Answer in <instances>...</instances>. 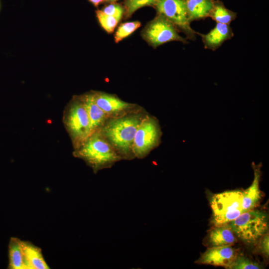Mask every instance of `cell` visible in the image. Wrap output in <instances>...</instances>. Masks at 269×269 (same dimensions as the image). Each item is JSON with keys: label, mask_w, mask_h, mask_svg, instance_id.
Here are the masks:
<instances>
[{"label": "cell", "mask_w": 269, "mask_h": 269, "mask_svg": "<svg viewBox=\"0 0 269 269\" xmlns=\"http://www.w3.org/2000/svg\"><path fill=\"white\" fill-rule=\"evenodd\" d=\"M144 117L139 111L109 118L99 130L122 159L135 158L133 151L134 136Z\"/></svg>", "instance_id": "1"}, {"label": "cell", "mask_w": 269, "mask_h": 269, "mask_svg": "<svg viewBox=\"0 0 269 269\" xmlns=\"http://www.w3.org/2000/svg\"><path fill=\"white\" fill-rule=\"evenodd\" d=\"M73 155L83 160L94 173L111 168L122 159L99 131L93 133L83 143L74 149Z\"/></svg>", "instance_id": "2"}, {"label": "cell", "mask_w": 269, "mask_h": 269, "mask_svg": "<svg viewBox=\"0 0 269 269\" xmlns=\"http://www.w3.org/2000/svg\"><path fill=\"white\" fill-rule=\"evenodd\" d=\"M62 122L74 149L93 133L89 116L79 96H74L66 106Z\"/></svg>", "instance_id": "3"}, {"label": "cell", "mask_w": 269, "mask_h": 269, "mask_svg": "<svg viewBox=\"0 0 269 269\" xmlns=\"http://www.w3.org/2000/svg\"><path fill=\"white\" fill-rule=\"evenodd\" d=\"M228 224L237 238L248 244L258 241L269 229L267 214L254 209L242 213Z\"/></svg>", "instance_id": "4"}, {"label": "cell", "mask_w": 269, "mask_h": 269, "mask_svg": "<svg viewBox=\"0 0 269 269\" xmlns=\"http://www.w3.org/2000/svg\"><path fill=\"white\" fill-rule=\"evenodd\" d=\"M242 191H227L216 194L211 201L212 222L215 226L227 224L244 212L242 207Z\"/></svg>", "instance_id": "5"}, {"label": "cell", "mask_w": 269, "mask_h": 269, "mask_svg": "<svg viewBox=\"0 0 269 269\" xmlns=\"http://www.w3.org/2000/svg\"><path fill=\"white\" fill-rule=\"evenodd\" d=\"M161 132L156 119L145 115L136 130L133 151L135 157L143 158L157 146L160 142Z\"/></svg>", "instance_id": "6"}, {"label": "cell", "mask_w": 269, "mask_h": 269, "mask_svg": "<svg viewBox=\"0 0 269 269\" xmlns=\"http://www.w3.org/2000/svg\"><path fill=\"white\" fill-rule=\"evenodd\" d=\"M143 38L152 47L156 48L164 43L177 41L188 42L179 34L178 30L163 15L157 13L142 31Z\"/></svg>", "instance_id": "7"}, {"label": "cell", "mask_w": 269, "mask_h": 269, "mask_svg": "<svg viewBox=\"0 0 269 269\" xmlns=\"http://www.w3.org/2000/svg\"><path fill=\"white\" fill-rule=\"evenodd\" d=\"M155 7L157 13L165 17L178 30L183 32L187 39H196L197 32L190 26L186 0H158Z\"/></svg>", "instance_id": "8"}, {"label": "cell", "mask_w": 269, "mask_h": 269, "mask_svg": "<svg viewBox=\"0 0 269 269\" xmlns=\"http://www.w3.org/2000/svg\"><path fill=\"white\" fill-rule=\"evenodd\" d=\"M96 104L110 118L117 117L138 111L136 105L125 102L115 95L91 91Z\"/></svg>", "instance_id": "9"}, {"label": "cell", "mask_w": 269, "mask_h": 269, "mask_svg": "<svg viewBox=\"0 0 269 269\" xmlns=\"http://www.w3.org/2000/svg\"><path fill=\"white\" fill-rule=\"evenodd\" d=\"M237 255V251L231 246L212 247L208 249L196 263L229 269Z\"/></svg>", "instance_id": "10"}, {"label": "cell", "mask_w": 269, "mask_h": 269, "mask_svg": "<svg viewBox=\"0 0 269 269\" xmlns=\"http://www.w3.org/2000/svg\"><path fill=\"white\" fill-rule=\"evenodd\" d=\"M202 38L206 49L217 50L226 40L231 39L234 33L230 24L217 23L216 26L207 34L197 32Z\"/></svg>", "instance_id": "11"}, {"label": "cell", "mask_w": 269, "mask_h": 269, "mask_svg": "<svg viewBox=\"0 0 269 269\" xmlns=\"http://www.w3.org/2000/svg\"><path fill=\"white\" fill-rule=\"evenodd\" d=\"M254 172V180L252 184L242 191V207L244 212L254 209L261 199L260 181L261 176V164L255 165L253 163Z\"/></svg>", "instance_id": "12"}, {"label": "cell", "mask_w": 269, "mask_h": 269, "mask_svg": "<svg viewBox=\"0 0 269 269\" xmlns=\"http://www.w3.org/2000/svg\"><path fill=\"white\" fill-rule=\"evenodd\" d=\"M79 96L89 116L93 133L99 131L109 117L96 104L91 91Z\"/></svg>", "instance_id": "13"}, {"label": "cell", "mask_w": 269, "mask_h": 269, "mask_svg": "<svg viewBox=\"0 0 269 269\" xmlns=\"http://www.w3.org/2000/svg\"><path fill=\"white\" fill-rule=\"evenodd\" d=\"M209 242L212 247L232 246L237 242V237L228 224L215 226L208 235Z\"/></svg>", "instance_id": "14"}, {"label": "cell", "mask_w": 269, "mask_h": 269, "mask_svg": "<svg viewBox=\"0 0 269 269\" xmlns=\"http://www.w3.org/2000/svg\"><path fill=\"white\" fill-rule=\"evenodd\" d=\"M8 269H30L23 252L21 240L15 237L10 239L8 244Z\"/></svg>", "instance_id": "15"}, {"label": "cell", "mask_w": 269, "mask_h": 269, "mask_svg": "<svg viewBox=\"0 0 269 269\" xmlns=\"http://www.w3.org/2000/svg\"><path fill=\"white\" fill-rule=\"evenodd\" d=\"M21 247L30 269H49L40 248L28 241L21 240Z\"/></svg>", "instance_id": "16"}, {"label": "cell", "mask_w": 269, "mask_h": 269, "mask_svg": "<svg viewBox=\"0 0 269 269\" xmlns=\"http://www.w3.org/2000/svg\"><path fill=\"white\" fill-rule=\"evenodd\" d=\"M214 0H186L189 20L203 19L209 17Z\"/></svg>", "instance_id": "17"}, {"label": "cell", "mask_w": 269, "mask_h": 269, "mask_svg": "<svg viewBox=\"0 0 269 269\" xmlns=\"http://www.w3.org/2000/svg\"><path fill=\"white\" fill-rule=\"evenodd\" d=\"M209 17L217 23L230 24L237 17V13L227 8L219 0H214Z\"/></svg>", "instance_id": "18"}, {"label": "cell", "mask_w": 269, "mask_h": 269, "mask_svg": "<svg viewBox=\"0 0 269 269\" xmlns=\"http://www.w3.org/2000/svg\"><path fill=\"white\" fill-rule=\"evenodd\" d=\"M138 21L127 22L121 24L115 35V41L118 43L133 33L140 26Z\"/></svg>", "instance_id": "19"}, {"label": "cell", "mask_w": 269, "mask_h": 269, "mask_svg": "<svg viewBox=\"0 0 269 269\" xmlns=\"http://www.w3.org/2000/svg\"><path fill=\"white\" fill-rule=\"evenodd\" d=\"M158 0H126L125 2V13L128 18L137 9L146 6H154Z\"/></svg>", "instance_id": "20"}, {"label": "cell", "mask_w": 269, "mask_h": 269, "mask_svg": "<svg viewBox=\"0 0 269 269\" xmlns=\"http://www.w3.org/2000/svg\"><path fill=\"white\" fill-rule=\"evenodd\" d=\"M96 16L101 26L108 33H112L120 21L118 18L107 15L101 10L96 11Z\"/></svg>", "instance_id": "21"}, {"label": "cell", "mask_w": 269, "mask_h": 269, "mask_svg": "<svg viewBox=\"0 0 269 269\" xmlns=\"http://www.w3.org/2000/svg\"><path fill=\"white\" fill-rule=\"evenodd\" d=\"M262 267L257 263L242 255H237L229 269H260Z\"/></svg>", "instance_id": "22"}, {"label": "cell", "mask_w": 269, "mask_h": 269, "mask_svg": "<svg viewBox=\"0 0 269 269\" xmlns=\"http://www.w3.org/2000/svg\"><path fill=\"white\" fill-rule=\"evenodd\" d=\"M104 13L114 16L120 20L125 12V8L116 3H111L104 6L101 10Z\"/></svg>", "instance_id": "23"}, {"label": "cell", "mask_w": 269, "mask_h": 269, "mask_svg": "<svg viewBox=\"0 0 269 269\" xmlns=\"http://www.w3.org/2000/svg\"><path fill=\"white\" fill-rule=\"evenodd\" d=\"M269 236L267 233L263 235L260 239L259 242V249L261 252L267 258L269 256Z\"/></svg>", "instance_id": "24"}, {"label": "cell", "mask_w": 269, "mask_h": 269, "mask_svg": "<svg viewBox=\"0 0 269 269\" xmlns=\"http://www.w3.org/2000/svg\"><path fill=\"white\" fill-rule=\"evenodd\" d=\"M91 2L94 6H98L100 4L106 1V0H88Z\"/></svg>", "instance_id": "25"}, {"label": "cell", "mask_w": 269, "mask_h": 269, "mask_svg": "<svg viewBox=\"0 0 269 269\" xmlns=\"http://www.w3.org/2000/svg\"><path fill=\"white\" fill-rule=\"evenodd\" d=\"M117 0H106L107 1L110 2H113L114 1H117Z\"/></svg>", "instance_id": "26"}, {"label": "cell", "mask_w": 269, "mask_h": 269, "mask_svg": "<svg viewBox=\"0 0 269 269\" xmlns=\"http://www.w3.org/2000/svg\"></svg>", "instance_id": "27"}]
</instances>
